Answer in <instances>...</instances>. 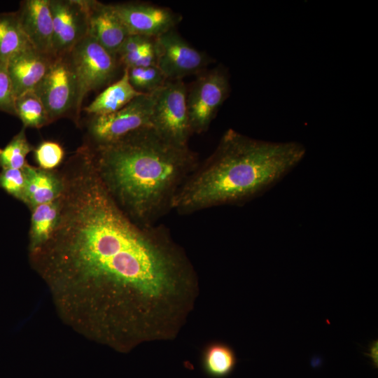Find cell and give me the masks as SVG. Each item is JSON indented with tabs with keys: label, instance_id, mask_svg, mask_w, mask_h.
Returning <instances> with one entry per match:
<instances>
[{
	"label": "cell",
	"instance_id": "obj_9",
	"mask_svg": "<svg viewBox=\"0 0 378 378\" xmlns=\"http://www.w3.org/2000/svg\"><path fill=\"white\" fill-rule=\"evenodd\" d=\"M156 66L167 80L199 72L208 62L206 57L172 30L153 39Z\"/></svg>",
	"mask_w": 378,
	"mask_h": 378
},
{
	"label": "cell",
	"instance_id": "obj_1",
	"mask_svg": "<svg viewBox=\"0 0 378 378\" xmlns=\"http://www.w3.org/2000/svg\"><path fill=\"white\" fill-rule=\"evenodd\" d=\"M59 170L57 223L29 258L60 313L115 337L155 333L186 316L196 284L172 243L122 211L88 155L70 157Z\"/></svg>",
	"mask_w": 378,
	"mask_h": 378
},
{
	"label": "cell",
	"instance_id": "obj_6",
	"mask_svg": "<svg viewBox=\"0 0 378 378\" xmlns=\"http://www.w3.org/2000/svg\"><path fill=\"white\" fill-rule=\"evenodd\" d=\"M187 89L182 80H167L155 91L152 125L161 136L182 146H188L192 131L186 106Z\"/></svg>",
	"mask_w": 378,
	"mask_h": 378
},
{
	"label": "cell",
	"instance_id": "obj_15",
	"mask_svg": "<svg viewBox=\"0 0 378 378\" xmlns=\"http://www.w3.org/2000/svg\"><path fill=\"white\" fill-rule=\"evenodd\" d=\"M24 169L26 184L22 202L29 210L60 197L63 180L59 169L45 170L27 164Z\"/></svg>",
	"mask_w": 378,
	"mask_h": 378
},
{
	"label": "cell",
	"instance_id": "obj_24",
	"mask_svg": "<svg viewBox=\"0 0 378 378\" xmlns=\"http://www.w3.org/2000/svg\"><path fill=\"white\" fill-rule=\"evenodd\" d=\"M26 184V174L23 169H1L0 188L15 199L22 201Z\"/></svg>",
	"mask_w": 378,
	"mask_h": 378
},
{
	"label": "cell",
	"instance_id": "obj_26",
	"mask_svg": "<svg viewBox=\"0 0 378 378\" xmlns=\"http://www.w3.org/2000/svg\"><path fill=\"white\" fill-rule=\"evenodd\" d=\"M152 40V38L140 35H129L120 46L117 53V59L141 48Z\"/></svg>",
	"mask_w": 378,
	"mask_h": 378
},
{
	"label": "cell",
	"instance_id": "obj_27",
	"mask_svg": "<svg viewBox=\"0 0 378 378\" xmlns=\"http://www.w3.org/2000/svg\"><path fill=\"white\" fill-rule=\"evenodd\" d=\"M378 342L373 340L368 346V351L365 354L370 359L374 368H378Z\"/></svg>",
	"mask_w": 378,
	"mask_h": 378
},
{
	"label": "cell",
	"instance_id": "obj_23",
	"mask_svg": "<svg viewBox=\"0 0 378 378\" xmlns=\"http://www.w3.org/2000/svg\"><path fill=\"white\" fill-rule=\"evenodd\" d=\"M37 167L45 170L58 169L63 162L65 151L62 146L55 141H43L34 148Z\"/></svg>",
	"mask_w": 378,
	"mask_h": 378
},
{
	"label": "cell",
	"instance_id": "obj_25",
	"mask_svg": "<svg viewBox=\"0 0 378 378\" xmlns=\"http://www.w3.org/2000/svg\"><path fill=\"white\" fill-rule=\"evenodd\" d=\"M7 63L8 62L0 61V111L16 116V97Z\"/></svg>",
	"mask_w": 378,
	"mask_h": 378
},
{
	"label": "cell",
	"instance_id": "obj_11",
	"mask_svg": "<svg viewBox=\"0 0 378 378\" xmlns=\"http://www.w3.org/2000/svg\"><path fill=\"white\" fill-rule=\"evenodd\" d=\"M115 13L132 35L155 38L174 28L178 15L167 8L139 2L112 4Z\"/></svg>",
	"mask_w": 378,
	"mask_h": 378
},
{
	"label": "cell",
	"instance_id": "obj_8",
	"mask_svg": "<svg viewBox=\"0 0 378 378\" xmlns=\"http://www.w3.org/2000/svg\"><path fill=\"white\" fill-rule=\"evenodd\" d=\"M34 91L43 104L51 123L69 115L74 120L76 85L66 54L54 58Z\"/></svg>",
	"mask_w": 378,
	"mask_h": 378
},
{
	"label": "cell",
	"instance_id": "obj_22",
	"mask_svg": "<svg viewBox=\"0 0 378 378\" xmlns=\"http://www.w3.org/2000/svg\"><path fill=\"white\" fill-rule=\"evenodd\" d=\"M127 70L130 84L140 93H151L160 88L167 80L157 66L132 67Z\"/></svg>",
	"mask_w": 378,
	"mask_h": 378
},
{
	"label": "cell",
	"instance_id": "obj_20",
	"mask_svg": "<svg viewBox=\"0 0 378 378\" xmlns=\"http://www.w3.org/2000/svg\"><path fill=\"white\" fill-rule=\"evenodd\" d=\"M15 113L23 127L40 129L51 123L48 113L34 90L18 97L15 103Z\"/></svg>",
	"mask_w": 378,
	"mask_h": 378
},
{
	"label": "cell",
	"instance_id": "obj_13",
	"mask_svg": "<svg viewBox=\"0 0 378 378\" xmlns=\"http://www.w3.org/2000/svg\"><path fill=\"white\" fill-rule=\"evenodd\" d=\"M30 44L40 52L55 57L50 0H24L16 11Z\"/></svg>",
	"mask_w": 378,
	"mask_h": 378
},
{
	"label": "cell",
	"instance_id": "obj_12",
	"mask_svg": "<svg viewBox=\"0 0 378 378\" xmlns=\"http://www.w3.org/2000/svg\"><path fill=\"white\" fill-rule=\"evenodd\" d=\"M88 18V35L117 57V53L130 35L112 4L96 0H82Z\"/></svg>",
	"mask_w": 378,
	"mask_h": 378
},
{
	"label": "cell",
	"instance_id": "obj_3",
	"mask_svg": "<svg viewBox=\"0 0 378 378\" xmlns=\"http://www.w3.org/2000/svg\"><path fill=\"white\" fill-rule=\"evenodd\" d=\"M297 142H271L228 130L214 153L188 176L171 208L181 213L238 204L264 193L305 155Z\"/></svg>",
	"mask_w": 378,
	"mask_h": 378
},
{
	"label": "cell",
	"instance_id": "obj_4",
	"mask_svg": "<svg viewBox=\"0 0 378 378\" xmlns=\"http://www.w3.org/2000/svg\"><path fill=\"white\" fill-rule=\"evenodd\" d=\"M76 85L74 121L79 126L85 97L91 92L108 84L115 76L120 64L94 38L87 35L66 54Z\"/></svg>",
	"mask_w": 378,
	"mask_h": 378
},
{
	"label": "cell",
	"instance_id": "obj_2",
	"mask_svg": "<svg viewBox=\"0 0 378 378\" xmlns=\"http://www.w3.org/2000/svg\"><path fill=\"white\" fill-rule=\"evenodd\" d=\"M84 146L108 192L141 226H150L171 208L178 190L197 167L188 146L167 140L153 127L137 130L106 144Z\"/></svg>",
	"mask_w": 378,
	"mask_h": 378
},
{
	"label": "cell",
	"instance_id": "obj_7",
	"mask_svg": "<svg viewBox=\"0 0 378 378\" xmlns=\"http://www.w3.org/2000/svg\"><path fill=\"white\" fill-rule=\"evenodd\" d=\"M229 93L228 76L222 68H216L197 78L186 96L192 133L207 130Z\"/></svg>",
	"mask_w": 378,
	"mask_h": 378
},
{
	"label": "cell",
	"instance_id": "obj_16",
	"mask_svg": "<svg viewBox=\"0 0 378 378\" xmlns=\"http://www.w3.org/2000/svg\"><path fill=\"white\" fill-rule=\"evenodd\" d=\"M142 93L136 91L129 81L128 70L124 69L121 78L108 86L87 106L83 108L90 115L114 113Z\"/></svg>",
	"mask_w": 378,
	"mask_h": 378
},
{
	"label": "cell",
	"instance_id": "obj_17",
	"mask_svg": "<svg viewBox=\"0 0 378 378\" xmlns=\"http://www.w3.org/2000/svg\"><path fill=\"white\" fill-rule=\"evenodd\" d=\"M30 213L29 253L41 246L54 231L59 218V198L34 207Z\"/></svg>",
	"mask_w": 378,
	"mask_h": 378
},
{
	"label": "cell",
	"instance_id": "obj_18",
	"mask_svg": "<svg viewBox=\"0 0 378 378\" xmlns=\"http://www.w3.org/2000/svg\"><path fill=\"white\" fill-rule=\"evenodd\" d=\"M29 45L17 13H0V61L8 62Z\"/></svg>",
	"mask_w": 378,
	"mask_h": 378
},
{
	"label": "cell",
	"instance_id": "obj_21",
	"mask_svg": "<svg viewBox=\"0 0 378 378\" xmlns=\"http://www.w3.org/2000/svg\"><path fill=\"white\" fill-rule=\"evenodd\" d=\"M34 148L27 139L25 128L22 127L5 147L0 148V167L1 169H23L28 164L27 155Z\"/></svg>",
	"mask_w": 378,
	"mask_h": 378
},
{
	"label": "cell",
	"instance_id": "obj_19",
	"mask_svg": "<svg viewBox=\"0 0 378 378\" xmlns=\"http://www.w3.org/2000/svg\"><path fill=\"white\" fill-rule=\"evenodd\" d=\"M237 356L233 349L223 342L209 344L202 354V366L206 373L214 378H224L235 368Z\"/></svg>",
	"mask_w": 378,
	"mask_h": 378
},
{
	"label": "cell",
	"instance_id": "obj_5",
	"mask_svg": "<svg viewBox=\"0 0 378 378\" xmlns=\"http://www.w3.org/2000/svg\"><path fill=\"white\" fill-rule=\"evenodd\" d=\"M154 100L155 91L142 93L114 113L90 115L83 144L90 147L106 144L137 130L153 127Z\"/></svg>",
	"mask_w": 378,
	"mask_h": 378
},
{
	"label": "cell",
	"instance_id": "obj_14",
	"mask_svg": "<svg viewBox=\"0 0 378 378\" xmlns=\"http://www.w3.org/2000/svg\"><path fill=\"white\" fill-rule=\"evenodd\" d=\"M54 58L40 52L30 44L8 60V71L16 98L34 90L48 71Z\"/></svg>",
	"mask_w": 378,
	"mask_h": 378
},
{
	"label": "cell",
	"instance_id": "obj_10",
	"mask_svg": "<svg viewBox=\"0 0 378 378\" xmlns=\"http://www.w3.org/2000/svg\"><path fill=\"white\" fill-rule=\"evenodd\" d=\"M55 57L64 55L88 35V18L82 0H50Z\"/></svg>",
	"mask_w": 378,
	"mask_h": 378
}]
</instances>
